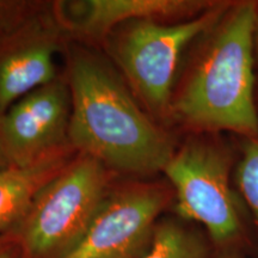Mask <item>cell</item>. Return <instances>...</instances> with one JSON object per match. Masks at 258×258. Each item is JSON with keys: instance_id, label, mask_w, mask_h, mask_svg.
I'll use <instances>...</instances> for the list:
<instances>
[{"instance_id": "obj_2", "label": "cell", "mask_w": 258, "mask_h": 258, "mask_svg": "<svg viewBox=\"0 0 258 258\" xmlns=\"http://www.w3.org/2000/svg\"><path fill=\"white\" fill-rule=\"evenodd\" d=\"M253 3L232 6L213 28L201 59L173 103L180 120L206 131L258 137L254 105Z\"/></svg>"}, {"instance_id": "obj_1", "label": "cell", "mask_w": 258, "mask_h": 258, "mask_svg": "<svg viewBox=\"0 0 258 258\" xmlns=\"http://www.w3.org/2000/svg\"><path fill=\"white\" fill-rule=\"evenodd\" d=\"M72 146L105 167L147 176L164 171L175 148L106 64L90 55L72 61L70 72Z\"/></svg>"}, {"instance_id": "obj_4", "label": "cell", "mask_w": 258, "mask_h": 258, "mask_svg": "<svg viewBox=\"0 0 258 258\" xmlns=\"http://www.w3.org/2000/svg\"><path fill=\"white\" fill-rule=\"evenodd\" d=\"M231 157L208 139H190L175 151L163 172L175 191L177 217L203 226L214 249L249 252L246 220L230 185Z\"/></svg>"}, {"instance_id": "obj_7", "label": "cell", "mask_w": 258, "mask_h": 258, "mask_svg": "<svg viewBox=\"0 0 258 258\" xmlns=\"http://www.w3.org/2000/svg\"><path fill=\"white\" fill-rule=\"evenodd\" d=\"M71 92L53 82L29 93L3 114L0 132L16 166H27L57 150L69 134Z\"/></svg>"}, {"instance_id": "obj_12", "label": "cell", "mask_w": 258, "mask_h": 258, "mask_svg": "<svg viewBox=\"0 0 258 258\" xmlns=\"http://www.w3.org/2000/svg\"><path fill=\"white\" fill-rule=\"evenodd\" d=\"M237 182L258 226V137L247 139L244 145L237 166Z\"/></svg>"}, {"instance_id": "obj_3", "label": "cell", "mask_w": 258, "mask_h": 258, "mask_svg": "<svg viewBox=\"0 0 258 258\" xmlns=\"http://www.w3.org/2000/svg\"><path fill=\"white\" fill-rule=\"evenodd\" d=\"M110 192L106 167L83 154L42 186L11 235L25 258H61L80 240Z\"/></svg>"}, {"instance_id": "obj_14", "label": "cell", "mask_w": 258, "mask_h": 258, "mask_svg": "<svg viewBox=\"0 0 258 258\" xmlns=\"http://www.w3.org/2000/svg\"><path fill=\"white\" fill-rule=\"evenodd\" d=\"M247 251L241 247H224V249H214L212 258H245Z\"/></svg>"}, {"instance_id": "obj_15", "label": "cell", "mask_w": 258, "mask_h": 258, "mask_svg": "<svg viewBox=\"0 0 258 258\" xmlns=\"http://www.w3.org/2000/svg\"><path fill=\"white\" fill-rule=\"evenodd\" d=\"M3 167H6V165H5V161H4V158H3L2 151H0V169H3Z\"/></svg>"}, {"instance_id": "obj_8", "label": "cell", "mask_w": 258, "mask_h": 258, "mask_svg": "<svg viewBox=\"0 0 258 258\" xmlns=\"http://www.w3.org/2000/svg\"><path fill=\"white\" fill-rule=\"evenodd\" d=\"M214 6L194 0H86L73 4L76 15L72 25L83 34L99 36L123 22L196 17Z\"/></svg>"}, {"instance_id": "obj_13", "label": "cell", "mask_w": 258, "mask_h": 258, "mask_svg": "<svg viewBox=\"0 0 258 258\" xmlns=\"http://www.w3.org/2000/svg\"><path fill=\"white\" fill-rule=\"evenodd\" d=\"M0 258H25L21 245L12 235L0 240Z\"/></svg>"}, {"instance_id": "obj_11", "label": "cell", "mask_w": 258, "mask_h": 258, "mask_svg": "<svg viewBox=\"0 0 258 258\" xmlns=\"http://www.w3.org/2000/svg\"><path fill=\"white\" fill-rule=\"evenodd\" d=\"M213 252L206 231L176 215L158 221L150 249L140 258H212Z\"/></svg>"}, {"instance_id": "obj_6", "label": "cell", "mask_w": 258, "mask_h": 258, "mask_svg": "<svg viewBox=\"0 0 258 258\" xmlns=\"http://www.w3.org/2000/svg\"><path fill=\"white\" fill-rule=\"evenodd\" d=\"M171 199L170 190L160 185L109 192L80 240L61 258H140Z\"/></svg>"}, {"instance_id": "obj_9", "label": "cell", "mask_w": 258, "mask_h": 258, "mask_svg": "<svg viewBox=\"0 0 258 258\" xmlns=\"http://www.w3.org/2000/svg\"><path fill=\"white\" fill-rule=\"evenodd\" d=\"M66 166L59 150L27 166L0 169V240L14 233L42 186Z\"/></svg>"}, {"instance_id": "obj_5", "label": "cell", "mask_w": 258, "mask_h": 258, "mask_svg": "<svg viewBox=\"0 0 258 258\" xmlns=\"http://www.w3.org/2000/svg\"><path fill=\"white\" fill-rule=\"evenodd\" d=\"M226 10V5H215L180 23L147 19L132 22L125 28L118 38L116 55L127 78L151 109L167 110L183 50L199 35L212 30Z\"/></svg>"}, {"instance_id": "obj_10", "label": "cell", "mask_w": 258, "mask_h": 258, "mask_svg": "<svg viewBox=\"0 0 258 258\" xmlns=\"http://www.w3.org/2000/svg\"><path fill=\"white\" fill-rule=\"evenodd\" d=\"M53 48L31 44L0 59V114L29 93L55 82Z\"/></svg>"}]
</instances>
